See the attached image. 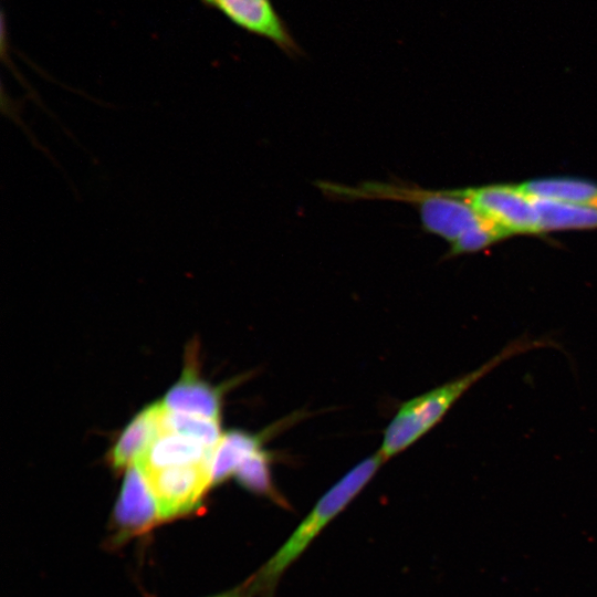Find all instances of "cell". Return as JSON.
<instances>
[{
	"instance_id": "cell-2",
	"label": "cell",
	"mask_w": 597,
	"mask_h": 597,
	"mask_svg": "<svg viewBox=\"0 0 597 597\" xmlns=\"http://www.w3.org/2000/svg\"><path fill=\"white\" fill-rule=\"evenodd\" d=\"M385 462V458L375 452L353 467L318 499L287 540L249 579L254 595L273 593L283 573L357 496Z\"/></svg>"
},
{
	"instance_id": "cell-12",
	"label": "cell",
	"mask_w": 597,
	"mask_h": 597,
	"mask_svg": "<svg viewBox=\"0 0 597 597\" xmlns=\"http://www.w3.org/2000/svg\"><path fill=\"white\" fill-rule=\"evenodd\" d=\"M540 231L596 229L597 208L534 199Z\"/></svg>"
},
{
	"instance_id": "cell-11",
	"label": "cell",
	"mask_w": 597,
	"mask_h": 597,
	"mask_svg": "<svg viewBox=\"0 0 597 597\" xmlns=\"http://www.w3.org/2000/svg\"><path fill=\"white\" fill-rule=\"evenodd\" d=\"M264 436L251 434L242 430H231L222 434L214 448L211 470L213 483L234 475L239 465L262 448Z\"/></svg>"
},
{
	"instance_id": "cell-13",
	"label": "cell",
	"mask_w": 597,
	"mask_h": 597,
	"mask_svg": "<svg viewBox=\"0 0 597 597\" xmlns=\"http://www.w3.org/2000/svg\"><path fill=\"white\" fill-rule=\"evenodd\" d=\"M161 429L184 434L212 449L217 447L223 434L219 420L172 412L167 409L163 418Z\"/></svg>"
},
{
	"instance_id": "cell-9",
	"label": "cell",
	"mask_w": 597,
	"mask_h": 597,
	"mask_svg": "<svg viewBox=\"0 0 597 597\" xmlns=\"http://www.w3.org/2000/svg\"><path fill=\"white\" fill-rule=\"evenodd\" d=\"M165 411L163 402H155L127 425L111 452L115 468L130 467L147 450L161 430Z\"/></svg>"
},
{
	"instance_id": "cell-5",
	"label": "cell",
	"mask_w": 597,
	"mask_h": 597,
	"mask_svg": "<svg viewBox=\"0 0 597 597\" xmlns=\"http://www.w3.org/2000/svg\"><path fill=\"white\" fill-rule=\"evenodd\" d=\"M239 29L272 42L290 57L303 55L290 27L272 0H200Z\"/></svg>"
},
{
	"instance_id": "cell-1",
	"label": "cell",
	"mask_w": 597,
	"mask_h": 597,
	"mask_svg": "<svg viewBox=\"0 0 597 597\" xmlns=\"http://www.w3.org/2000/svg\"><path fill=\"white\" fill-rule=\"evenodd\" d=\"M556 346L548 338L522 336L470 373L405 401L384 430L378 452L387 461L409 448L437 426L475 383L507 359L533 349Z\"/></svg>"
},
{
	"instance_id": "cell-7",
	"label": "cell",
	"mask_w": 597,
	"mask_h": 597,
	"mask_svg": "<svg viewBox=\"0 0 597 597\" xmlns=\"http://www.w3.org/2000/svg\"><path fill=\"white\" fill-rule=\"evenodd\" d=\"M213 451L214 449L195 439L161 429L134 464L144 472L168 467L212 463Z\"/></svg>"
},
{
	"instance_id": "cell-8",
	"label": "cell",
	"mask_w": 597,
	"mask_h": 597,
	"mask_svg": "<svg viewBox=\"0 0 597 597\" xmlns=\"http://www.w3.org/2000/svg\"><path fill=\"white\" fill-rule=\"evenodd\" d=\"M161 402L168 411L220 421L221 391L200 379L195 365H187L180 380L169 389Z\"/></svg>"
},
{
	"instance_id": "cell-15",
	"label": "cell",
	"mask_w": 597,
	"mask_h": 597,
	"mask_svg": "<svg viewBox=\"0 0 597 597\" xmlns=\"http://www.w3.org/2000/svg\"><path fill=\"white\" fill-rule=\"evenodd\" d=\"M509 235L511 234L503 228L486 220L450 244L448 256L479 252Z\"/></svg>"
},
{
	"instance_id": "cell-4",
	"label": "cell",
	"mask_w": 597,
	"mask_h": 597,
	"mask_svg": "<svg viewBox=\"0 0 597 597\" xmlns=\"http://www.w3.org/2000/svg\"><path fill=\"white\" fill-rule=\"evenodd\" d=\"M480 214L512 234L541 233L534 198L513 185L455 189Z\"/></svg>"
},
{
	"instance_id": "cell-16",
	"label": "cell",
	"mask_w": 597,
	"mask_h": 597,
	"mask_svg": "<svg viewBox=\"0 0 597 597\" xmlns=\"http://www.w3.org/2000/svg\"><path fill=\"white\" fill-rule=\"evenodd\" d=\"M253 593L250 587L249 582L247 580L244 584H242L239 587H235L231 590L223 591L221 594L210 596V597H252Z\"/></svg>"
},
{
	"instance_id": "cell-6",
	"label": "cell",
	"mask_w": 597,
	"mask_h": 597,
	"mask_svg": "<svg viewBox=\"0 0 597 597\" xmlns=\"http://www.w3.org/2000/svg\"><path fill=\"white\" fill-rule=\"evenodd\" d=\"M159 519L155 499L139 471L128 467L115 505V524L122 537L150 527Z\"/></svg>"
},
{
	"instance_id": "cell-10",
	"label": "cell",
	"mask_w": 597,
	"mask_h": 597,
	"mask_svg": "<svg viewBox=\"0 0 597 597\" xmlns=\"http://www.w3.org/2000/svg\"><path fill=\"white\" fill-rule=\"evenodd\" d=\"M534 199L597 208V185L587 180L554 177L528 180L519 185Z\"/></svg>"
},
{
	"instance_id": "cell-14",
	"label": "cell",
	"mask_w": 597,
	"mask_h": 597,
	"mask_svg": "<svg viewBox=\"0 0 597 597\" xmlns=\"http://www.w3.org/2000/svg\"><path fill=\"white\" fill-rule=\"evenodd\" d=\"M234 475L250 491L262 494L273 493L270 455L262 448L247 458L239 465Z\"/></svg>"
},
{
	"instance_id": "cell-3",
	"label": "cell",
	"mask_w": 597,
	"mask_h": 597,
	"mask_svg": "<svg viewBox=\"0 0 597 597\" xmlns=\"http://www.w3.org/2000/svg\"><path fill=\"white\" fill-rule=\"evenodd\" d=\"M140 472L155 499L160 520L190 512L213 484L211 463L168 467Z\"/></svg>"
}]
</instances>
